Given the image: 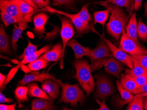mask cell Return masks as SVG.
<instances>
[{"label": "cell", "mask_w": 147, "mask_h": 110, "mask_svg": "<svg viewBox=\"0 0 147 110\" xmlns=\"http://www.w3.org/2000/svg\"><path fill=\"white\" fill-rule=\"evenodd\" d=\"M120 83L124 89L132 93V92L138 87L134 77L127 74H122L119 81Z\"/></svg>", "instance_id": "23"}, {"label": "cell", "mask_w": 147, "mask_h": 110, "mask_svg": "<svg viewBox=\"0 0 147 110\" xmlns=\"http://www.w3.org/2000/svg\"><path fill=\"white\" fill-rule=\"evenodd\" d=\"M51 47H52L51 45H46L34 53L30 54V55L25 57L24 59H23V60L20 62L18 65L14 68L12 69L11 71V72L9 73V75H7V77L6 79L5 83V85H6L12 79L13 76H14L18 69L20 67L23 66L25 64H29L32 61H34L38 59L41 55L49 51L51 49Z\"/></svg>", "instance_id": "8"}, {"label": "cell", "mask_w": 147, "mask_h": 110, "mask_svg": "<svg viewBox=\"0 0 147 110\" xmlns=\"http://www.w3.org/2000/svg\"><path fill=\"white\" fill-rule=\"evenodd\" d=\"M58 83L62 87L61 96L59 102L69 103L74 107H77L78 103L82 104L85 101L84 92L77 84L71 85L63 83L59 79Z\"/></svg>", "instance_id": "3"}, {"label": "cell", "mask_w": 147, "mask_h": 110, "mask_svg": "<svg viewBox=\"0 0 147 110\" xmlns=\"http://www.w3.org/2000/svg\"><path fill=\"white\" fill-rule=\"evenodd\" d=\"M49 63V61L46 60L39 58L36 60L29 63L27 67L31 71H38L46 68Z\"/></svg>", "instance_id": "29"}, {"label": "cell", "mask_w": 147, "mask_h": 110, "mask_svg": "<svg viewBox=\"0 0 147 110\" xmlns=\"http://www.w3.org/2000/svg\"><path fill=\"white\" fill-rule=\"evenodd\" d=\"M111 57H113V55L109 45L103 39L95 49L91 50L90 58L92 61H94Z\"/></svg>", "instance_id": "12"}, {"label": "cell", "mask_w": 147, "mask_h": 110, "mask_svg": "<svg viewBox=\"0 0 147 110\" xmlns=\"http://www.w3.org/2000/svg\"><path fill=\"white\" fill-rule=\"evenodd\" d=\"M90 3H87L82 6L81 10L77 13L78 15L82 21L87 24H90L92 21V17L89 13L88 6Z\"/></svg>", "instance_id": "32"}, {"label": "cell", "mask_w": 147, "mask_h": 110, "mask_svg": "<svg viewBox=\"0 0 147 110\" xmlns=\"http://www.w3.org/2000/svg\"><path fill=\"white\" fill-rule=\"evenodd\" d=\"M138 37L140 40L144 42L147 41V27L141 18L138 19Z\"/></svg>", "instance_id": "33"}, {"label": "cell", "mask_w": 147, "mask_h": 110, "mask_svg": "<svg viewBox=\"0 0 147 110\" xmlns=\"http://www.w3.org/2000/svg\"><path fill=\"white\" fill-rule=\"evenodd\" d=\"M109 11L108 9L103 11H96L94 13V24L99 23L103 25L104 28V25L108 20L109 18Z\"/></svg>", "instance_id": "30"}, {"label": "cell", "mask_w": 147, "mask_h": 110, "mask_svg": "<svg viewBox=\"0 0 147 110\" xmlns=\"http://www.w3.org/2000/svg\"><path fill=\"white\" fill-rule=\"evenodd\" d=\"M135 96L136 97H147V91L146 92L144 93H140V94H136Z\"/></svg>", "instance_id": "48"}, {"label": "cell", "mask_w": 147, "mask_h": 110, "mask_svg": "<svg viewBox=\"0 0 147 110\" xmlns=\"http://www.w3.org/2000/svg\"><path fill=\"white\" fill-rule=\"evenodd\" d=\"M53 5H65L67 7H73L75 0H53Z\"/></svg>", "instance_id": "36"}, {"label": "cell", "mask_w": 147, "mask_h": 110, "mask_svg": "<svg viewBox=\"0 0 147 110\" xmlns=\"http://www.w3.org/2000/svg\"><path fill=\"white\" fill-rule=\"evenodd\" d=\"M108 3L113 4L120 7H124L129 13V15H132L134 4L133 0H105Z\"/></svg>", "instance_id": "27"}, {"label": "cell", "mask_w": 147, "mask_h": 110, "mask_svg": "<svg viewBox=\"0 0 147 110\" xmlns=\"http://www.w3.org/2000/svg\"><path fill=\"white\" fill-rule=\"evenodd\" d=\"M61 85L55 80L47 79L45 80L42 85V89L47 93L50 97V101L57 99L60 93Z\"/></svg>", "instance_id": "13"}, {"label": "cell", "mask_w": 147, "mask_h": 110, "mask_svg": "<svg viewBox=\"0 0 147 110\" xmlns=\"http://www.w3.org/2000/svg\"><path fill=\"white\" fill-rule=\"evenodd\" d=\"M144 9H145V11H144V16L145 18L147 19V3H145L144 4Z\"/></svg>", "instance_id": "49"}, {"label": "cell", "mask_w": 147, "mask_h": 110, "mask_svg": "<svg viewBox=\"0 0 147 110\" xmlns=\"http://www.w3.org/2000/svg\"><path fill=\"white\" fill-rule=\"evenodd\" d=\"M16 103H14L11 105H0V110H15Z\"/></svg>", "instance_id": "42"}, {"label": "cell", "mask_w": 147, "mask_h": 110, "mask_svg": "<svg viewBox=\"0 0 147 110\" xmlns=\"http://www.w3.org/2000/svg\"><path fill=\"white\" fill-rule=\"evenodd\" d=\"M63 55V45L58 43L53 46L51 50L45 53L40 57L39 59H44L48 61H58L61 60Z\"/></svg>", "instance_id": "19"}, {"label": "cell", "mask_w": 147, "mask_h": 110, "mask_svg": "<svg viewBox=\"0 0 147 110\" xmlns=\"http://www.w3.org/2000/svg\"><path fill=\"white\" fill-rule=\"evenodd\" d=\"M7 77V75H6L0 74V89L1 91H2L5 89L6 85L5 83Z\"/></svg>", "instance_id": "41"}, {"label": "cell", "mask_w": 147, "mask_h": 110, "mask_svg": "<svg viewBox=\"0 0 147 110\" xmlns=\"http://www.w3.org/2000/svg\"><path fill=\"white\" fill-rule=\"evenodd\" d=\"M67 46L71 47L75 53L77 59H81L84 56L90 57L91 55V50L88 47H84L75 39H71L67 44Z\"/></svg>", "instance_id": "16"}, {"label": "cell", "mask_w": 147, "mask_h": 110, "mask_svg": "<svg viewBox=\"0 0 147 110\" xmlns=\"http://www.w3.org/2000/svg\"><path fill=\"white\" fill-rule=\"evenodd\" d=\"M96 94L98 99L104 101L115 92L111 82L107 77L99 76L96 78Z\"/></svg>", "instance_id": "9"}, {"label": "cell", "mask_w": 147, "mask_h": 110, "mask_svg": "<svg viewBox=\"0 0 147 110\" xmlns=\"http://www.w3.org/2000/svg\"><path fill=\"white\" fill-rule=\"evenodd\" d=\"M144 108L147 110V97H145L144 99Z\"/></svg>", "instance_id": "47"}, {"label": "cell", "mask_w": 147, "mask_h": 110, "mask_svg": "<svg viewBox=\"0 0 147 110\" xmlns=\"http://www.w3.org/2000/svg\"><path fill=\"white\" fill-rule=\"evenodd\" d=\"M130 56L137 60L143 67L147 69V55Z\"/></svg>", "instance_id": "37"}, {"label": "cell", "mask_w": 147, "mask_h": 110, "mask_svg": "<svg viewBox=\"0 0 147 110\" xmlns=\"http://www.w3.org/2000/svg\"><path fill=\"white\" fill-rule=\"evenodd\" d=\"M32 19L34 25V31L41 38L45 33V25L49 19V16L44 13H39L34 15Z\"/></svg>", "instance_id": "14"}, {"label": "cell", "mask_w": 147, "mask_h": 110, "mask_svg": "<svg viewBox=\"0 0 147 110\" xmlns=\"http://www.w3.org/2000/svg\"><path fill=\"white\" fill-rule=\"evenodd\" d=\"M73 65L76 70L74 78L77 80L87 96H89L93 92L95 84L91 73L90 65L85 59L78 60L74 61Z\"/></svg>", "instance_id": "2"}, {"label": "cell", "mask_w": 147, "mask_h": 110, "mask_svg": "<svg viewBox=\"0 0 147 110\" xmlns=\"http://www.w3.org/2000/svg\"><path fill=\"white\" fill-rule=\"evenodd\" d=\"M56 107L52 105V102L43 98L34 99L31 102V110H56Z\"/></svg>", "instance_id": "21"}, {"label": "cell", "mask_w": 147, "mask_h": 110, "mask_svg": "<svg viewBox=\"0 0 147 110\" xmlns=\"http://www.w3.org/2000/svg\"><path fill=\"white\" fill-rule=\"evenodd\" d=\"M143 0H134V9L135 11H138L142 7Z\"/></svg>", "instance_id": "45"}, {"label": "cell", "mask_w": 147, "mask_h": 110, "mask_svg": "<svg viewBox=\"0 0 147 110\" xmlns=\"http://www.w3.org/2000/svg\"><path fill=\"white\" fill-rule=\"evenodd\" d=\"M147 91V83L142 85V86H140L136 88V89H134V91L132 92V94H140V93H144L146 92Z\"/></svg>", "instance_id": "40"}, {"label": "cell", "mask_w": 147, "mask_h": 110, "mask_svg": "<svg viewBox=\"0 0 147 110\" xmlns=\"http://www.w3.org/2000/svg\"><path fill=\"white\" fill-rule=\"evenodd\" d=\"M119 47L130 55H147V50L139 46L134 41L127 36L125 30L123 32L121 36Z\"/></svg>", "instance_id": "7"}, {"label": "cell", "mask_w": 147, "mask_h": 110, "mask_svg": "<svg viewBox=\"0 0 147 110\" xmlns=\"http://www.w3.org/2000/svg\"><path fill=\"white\" fill-rule=\"evenodd\" d=\"M116 84H117V88L119 92L120 93L122 99L123 100H118L117 102V104L119 107L122 108L124 105L130 103L134 98V96L131 93L124 89L121 86L119 80L116 81Z\"/></svg>", "instance_id": "24"}, {"label": "cell", "mask_w": 147, "mask_h": 110, "mask_svg": "<svg viewBox=\"0 0 147 110\" xmlns=\"http://www.w3.org/2000/svg\"><path fill=\"white\" fill-rule=\"evenodd\" d=\"M63 16V17L61 15L58 16L61 19L62 24L61 36L63 42V55L59 61V67L61 69H62L64 66L63 57L65 48L67 46L68 42L73 38L75 34V30L73 25L72 22L68 17L64 15Z\"/></svg>", "instance_id": "5"}, {"label": "cell", "mask_w": 147, "mask_h": 110, "mask_svg": "<svg viewBox=\"0 0 147 110\" xmlns=\"http://www.w3.org/2000/svg\"><path fill=\"white\" fill-rule=\"evenodd\" d=\"M96 63L105 66L106 72L117 78H119L121 73L124 69L123 63L119 61L114 57H111L109 59L96 61Z\"/></svg>", "instance_id": "10"}, {"label": "cell", "mask_w": 147, "mask_h": 110, "mask_svg": "<svg viewBox=\"0 0 147 110\" xmlns=\"http://www.w3.org/2000/svg\"><path fill=\"white\" fill-rule=\"evenodd\" d=\"M1 19L5 24V27H8L9 25L11 24L18 23L19 22L23 21L20 20L19 19H16L15 17H12L8 15V14L6 13L5 12H1Z\"/></svg>", "instance_id": "34"}, {"label": "cell", "mask_w": 147, "mask_h": 110, "mask_svg": "<svg viewBox=\"0 0 147 110\" xmlns=\"http://www.w3.org/2000/svg\"><path fill=\"white\" fill-rule=\"evenodd\" d=\"M102 39L109 45L111 53L113 55V57L119 61L122 62L125 65H126L129 69H133L134 65L130 58V55H128L126 52L124 51L122 49L117 47L115 45L108 39L104 37H102Z\"/></svg>", "instance_id": "11"}, {"label": "cell", "mask_w": 147, "mask_h": 110, "mask_svg": "<svg viewBox=\"0 0 147 110\" xmlns=\"http://www.w3.org/2000/svg\"><path fill=\"white\" fill-rule=\"evenodd\" d=\"M133 1H134V0H133Z\"/></svg>", "instance_id": "50"}, {"label": "cell", "mask_w": 147, "mask_h": 110, "mask_svg": "<svg viewBox=\"0 0 147 110\" xmlns=\"http://www.w3.org/2000/svg\"><path fill=\"white\" fill-rule=\"evenodd\" d=\"M38 7L44 9L50 4V0H34Z\"/></svg>", "instance_id": "39"}, {"label": "cell", "mask_w": 147, "mask_h": 110, "mask_svg": "<svg viewBox=\"0 0 147 110\" xmlns=\"http://www.w3.org/2000/svg\"><path fill=\"white\" fill-rule=\"evenodd\" d=\"M125 31L126 34L129 37L134 41L139 46L144 48V47L143 46L138 40V24L136 13L135 12L131 15L128 23L125 29Z\"/></svg>", "instance_id": "18"}, {"label": "cell", "mask_w": 147, "mask_h": 110, "mask_svg": "<svg viewBox=\"0 0 147 110\" xmlns=\"http://www.w3.org/2000/svg\"><path fill=\"white\" fill-rule=\"evenodd\" d=\"M20 1H25V2L28 3V4H29L30 5H31L32 7L34 8L35 11L38 10V6L35 4L34 0H20Z\"/></svg>", "instance_id": "46"}, {"label": "cell", "mask_w": 147, "mask_h": 110, "mask_svg": "<svg viewBox=\"0 0 147 110\" xmlns=\"http://www.w3.org/2000/svg\"><path fill=\"white\" fill-rule=\"evenodd\" d=\"M28 87V95L30 97H36L50 101L49 96H48L46 93L42 89L40 88L36 83H32L29 84Z\"/></svg>", "instance_id": "22"}, {"label": "cell", "mask_w": 147, "mask_h": 110, "mask_svg": "<svg viewBox=\"0 0 147 110\" xmlns=\"http://www.w3.org/2000/svg\"><path fill=\"white\" fill-rule=\"evenodd\" d=\"M42 10H44L45 11H46L53 13H57L58 15H64L69 18L72 22L74 25H75L78 34L79 36H82L86 33H88L90 31H92L96 33V34L100 35V36H101L95 30L94 28L93 27L92 25H90V24H87L85 23L84 21H82V19L78 17L77 14H73L68 13L55 9L53 8L49 7V6L45 7V8L42 9Z\"/></svg>", "instance_id": "4"}, {"label": "cell", "mask_w": 147, "mask_h": 110, "mask_svg": "<svg viewBox=\"0 0 147 110\" xmlns=\"http://www.w3.org/2000/svg\"><path fill=\"white\" fill-rule=\"evenodd\" d=\"M28 22L26 21H22L17 23L18 27L16 25H15L11 36V44L12 50L15 54L17 51V42L20 38L22 37V33L23 31L28 27Z\"/></svg>", "instance_id": "17"}, {"label": "cell", "mask_w": 147, "mask_h": 110, "mask_svg": "<svg viewBox=\"0 0 147 110\" xmlns=\"http://www.w3.org/2000/svg\"><path fill=\"white\" fill-rule=\"evenodd\" d=\"M28 46L25 49L24 53L22 55L18 56L17 57V59L20 60L23 59H24V57L26 56L32 54V53H34L35 52L38 51V50H37L38 46L32 44L29 38H28Z\"/></svg>", "instance_id": "35"}, {"label": "cell", "mask_w": 147, "mask_h": 110, "mask_svg": "<svg viewBox=\"0 0 147 110\" xmlns=\"http://www.w3.org/2000/svg\"><path fill=\"white\" fill-rule=\"evenodd\" d=\"M47 79L55 80L58 82L59 80V79H56L54 75L47 73L31 74L25 75L23 79L18 82V84L20 86H25L27 84L33 81H38L40 83H43L45 80Z\"/></svg>", "instance_id": "15"}, {"label": "cell", "mask_w": 147, "mask_h": 110, "mask_svg": "<svg viewBox=\"0 0 147 110\" xmlns=\"http://www.w3.org/2000/svg\"><path fill=\"white\" fill-rule=\"evenodd\" d=\"M134 78L138 85V87L147 83V73Z\"/></svg>", "instance_id": "38"}, {"label": "cell", "mask_w": 147, "mask_h": 110, "mask_svg": "<svg viewBox=\"0 0 147 110\" xmlns=\"http://www.w3.org/2000/svg\"><path fill=\"white\" fill-rule=\"evenodd\" d=\"M144 99V97H136L134 96V98L132 100L128 107L127 108V110H143Z\"/></svg>", "instance_id": "31"}, {"label": "cell", "mask_w": 147, "mask_h": 110, "mask_svg": "<svg viewBox=\"0 0 147 110\" xmlns=\"http://www.w3.org/2000/svg\"><path fill=\"white\" fill-rule=\"evenodd\" d=\"M146 24H147V23H146Z\"/></svg>", "instance_id": "51"}, {"label": "cell", "mask_w": 147, "mask_h": 110, "mask_svg": "<svg viewBox=\"0 0 147 110\" xmlns=\"http://www.w3.org/2000/svg\"><path fill=\"white\" fill-rule=\"evenodd\" d=\"M14 102V100L12 98H7L2 94L1 92L0 93V103H10Z\"/></svg>", "instance_id": "43"}, {"label": "cell", "mask_w": 147, "mask_h": 110, "mask_svg": "<svg viewBox=\"0 0 147 110\" xmlns=\"http://www.w3.org/2000/svg\"><path fill=\"white\" fill-rule=\"evenodd\" d=\"M3 25L0 27V51L1 53H4L9 55H12L9 46V37L5 31Z\"/></svg>", "instance_id": "20"}, {"label": "cell", "mask_w": 147, "mask_h": 110, "mask_svg": "<svg viewBox=\"0 0 147 110\" xmlns=\"http://www.w3.org/2000/svg\"><path fill=\"white\" fill-rule=\"evenodd\" d=\"M14 93L16 100L19 103V107L22 106V103H23L29 101V99L28 97V87L19 86L16 89Z\"/></svg>", "instance_id": "26"}, {"label": "cell", "mask_w": 147, "mask_h": 110, "mask_svg": "<svg viewBox=\"0 0 147 110\" xmlns=\"http://www.w3.org/2000/svg\"><path fill=\"white\" fill-rule=\"evenodd\" d=\"M130 57L133 62L134 67L132 69H125V73L127 74L131 77H135L147 73V69L143 67L138 61L130 55Z\"/></svg>", "instance_id": "25"}, {"label": "cell", "mask_w": 147, "mask_h": 110, "mask_svg": "<svg viewBox=\"0 0 147 110\" xmlns=\"http://www.w3.org/2000/svg\"><path fill=\"white\" fill-rule=\"evenodd\" d=\"M0 9L1 12H5L12 17L23 21H27L28 23L32 22V15L41 10L35 11L32 13L26 15H23L20 11L18 6L10 0H0Z\"/></svg>", "instance_id": "6"}, {"label": "cell", "mask_w": 147, "mask_h": 110, "mask_svg": "<svg viewBox=\"0 0 147 110\" xmlns=\"http://www.w3.org/2000/svg\"><path fill=\"white\" fill-rule=\"evenodd\" d=\"M18 6L21 13L24 15L32 13L35 11L34 9L28 3L20 0H10Z\"/></svg>", "instance_id": "28"}, {"label": "cell", "mask_w": 147, "mask_h": 110, "mask_svg": "<svg viewBox=\"0 0 147 110\" xmlns=\"http://www.w3.org/2000/svg\"><path fill=\"white\" fill-rule=\"evenodd\" d=\"M96 3L106 8L111 14L109 21L106 25L107 30L111 36L119 41L123 32L125 30L130 15L126 14L119 6L107 1H99Z\"/></svg>", "instance_id": "1"}, {"label": "cell", "mask_w": 147, "mask_h": 110, "mask_svg": "<svg viewBox=\"0 0 147 110\" xmlns=\"http://www.w3.org/2000/svg\"><path fill=\"white\" fill-rule=\"evenodd\" d=\"M96 101L97 102V103H99V105H100V108L97 109L98 110H110V109L106 105L105 101V100L103 101L102 102H100L98 100V99H96Z\"/></svg>", "instance_id": "44"}]
</instances>
